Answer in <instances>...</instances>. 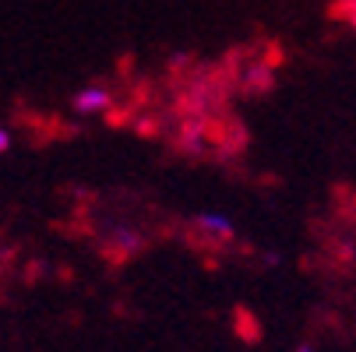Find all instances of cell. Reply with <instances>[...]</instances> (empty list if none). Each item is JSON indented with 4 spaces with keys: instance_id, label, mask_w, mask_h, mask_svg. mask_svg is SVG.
Returning <instances> with one entry per match:
<instances>
[{
    "instance_id": "obj_2",
    "label": "cell",
    "mask_w": 356,
    "mask_h": 352,
    "mask_svg": "<svg viewBox=\"0 0 356 352\" xmlns=\"http://www.w3.org/2000/svg\"><path fill=\"white\" fill-rule=\"evenodd\" d=\"M110 103H113V99H110V92L103 85H88V88H81L74 95V110L78 113H103Z\"/></svg>"
},
{
    "instance_id": "obj_4",
    "label": "cell",
    "mask_w": 356,
    "mask_h": 352,
    "mask_svg": "<svg viewBox=\"0 0 356 352\" xmlns=\"http://www.w3.org/2000/svg\"><path fill=\"white\" fill-rule=\"evenodd\" d=\"M8 148H11V134L0 127V152H8Z\"/></svg>"
},
{
    "instance_id": "obj_5",
    "label": "cell",
    "mask_w": 356,
    "mask_h": 352,
    "mask_svg": "<svg viewBox=\"0 0 356 352\" xmlns=\"http://www.w3.org/2000/svg\"><path fill=\"white\" fill-rule=\"evenodd\" d=\"M296 352H314V349H311V345H300V349H296Z\"/></svg>"
},
{
    "instance_id": "obj_1",
    "label": "cell",
    "mask_w": 356,
    "mask_h": 352,
    "mask_svg": "<svg viewBox=\"0 0 356 352\" xmlns=\"http://www.w3.org/2000/svg\"><path fill=\"white\" fill-rule=\"evenodd\" d=\"M194 229L205 236L209 243H226V240H233V222L226 219V215H219V212H209V215H197L194 219Z\"/></svg>"
},
{
    "instance_id": "obj_3",
    "label": "cell",
    "mask_w": 356,
    "mask_h": 352,
    "mask_svg": "<svg viewBox=\"0 0 356 352\" xmlns=\"http://www.w3.org/2000/svg\"><path fill=\"white\" fill-rule=\"evenodd\" d=\"M113 243L124 250V254H131V250H138L141 236H138V233H131V229H124V233H113Z\"/></svg>"
}]
</instances>
